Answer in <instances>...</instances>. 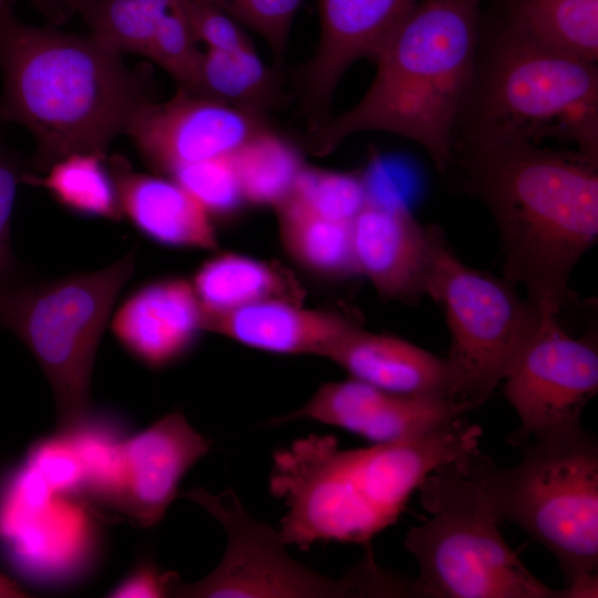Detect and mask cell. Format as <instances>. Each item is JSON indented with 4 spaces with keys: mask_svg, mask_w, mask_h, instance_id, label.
I'll return each instance as SVG.
<instances>
[{
    "mask_svg": "<svg viewBox=\"0 0 598 598\" xmlns=\"http://www.w3.org/2000/svg\"><path fill=\"white\" fill-rule=\"evenodd\" d=\"M452 166L495 220L504 278L558 315L575 266L598 236L597 162L513 131L467 125Z\"/></svg>",
    "mask_w": 598,
    "mask_h": 598,
    "instance_id": "obj_1",
    "label": "cell"
},
{
    "mask_svg": "<svg viewBox=\"0 0 598 598\" xmlns=\"http://www.w3.org/2000/svg\"><path fill=\"white\" fill-rule=\"evenodd\" d=\"M482 429L463 417L415 437L344 450L311 433L276 451L271 495L285 502L279 535L308 550L323 542L370 547L395 524L411 495L436 468L480 448Z\"/></svg>",
    "mask_w": 598,
    "mask_h": 598,
    "instance_id": "obj_2",
    "label": "cell"
},
{
    "mask_svg": "<svg viewBox=\"0 0 598 598\" xmlns=\"http://www.w3.org/2000/svg\"><path fill=\"white\" fill-rule=\"evenodd\" d=\"M92 34L22 22L11 0L0 6V111L35 141L27 163L45 173L75 153L105 154L144 103L153 100L145 73Z\"/></svg>",
    "mask_w": 598,
    "mask_h": 598,
    "instance_id": "obj_3",
    "label": "cell"
},
{
    "mask_svg": "<svg viewBox=\"0 0 598 598\" xmlns=\"http://www.w3.org/2000/svg\"><path fill=\"white\" fill-rule=\"evenodd\" d=\"M480 3L422 0L413 7L377 53L363 97L313 128L311 152L327 155L352 134L380 131L417 143L446 173L476 70Z\"/></svg>",
    "mask_w": 598,
    "mask_h": 598,
    "instance_id": "obj_4",
    "label": "cell"
},
{
    "mask_svg": "<svg viewBox=\"0 0 598 598\" xmlns=\"http://www.w3.org/2000/svg\"><path fill=\"white\" fill-rule=\"evenodd\" d=\"M494 461L480 450L425 477L417 491L431 517L404 546L417 565L414 597L565 598L536 578L506 544L491 487Z\"/></svg>",
    "mask_w": 598,
    "mask_h": 598,
    "instance_id": "obj_5",
    "label": "cell"
},
{
    "mask_svg": "<svg viewBox=\"0 0 598 598\" xmlns=\"http://www.w3.org/2000/svg\"><path fill=\"white\" fill-rule=\"evenodd\" d=\"M519 447L516 465L491 470L498 512L553 554L568 596H591L598 588L597 440L580 427Z\"/></svg>",
    "mask_w": 598,
    "mask_h": 598,
    "instance_id": "obj_6",
    "label": "cell"
},
{
    "mask_svg": "<svg viewBox=\"0 0 598 598\" xmlns=\"http://www.w3.org/2000/svg\"><path fill=\"white\" fill-rule=\"evenodd\" d=\"M134 269L132 250L95 271L48 281L18 279L0 291V324L27 346L42 368L55 398L61 434L89 419L100 340Z\"/></svg>",
    "mask_w": 598,
    "mask_h": 598,
    "instance_id": "obj_7",
    "label": "cell"
},
{
    "mask_svg": "<svg viewBox=\"0 0 598 598\" xmlns=\"http://www.w3.org/2000/svg\"><path fill=\"white\" fill-rule=\"evenodd\" d=\"M465 110H471L468 125L504 128L535 142L563 138L598 159L596 62L540 44L509 24L476 68Z\"/></svg>",
    "mask_w": 598,
    "mask_h": 598,
    "instance_id": "obj_8",
    "label": "cell"
},
{
    "mask_svg": "<svg viewBox=\"0 0 598 598\" xmlns=\"http://www.w3.org/2000/svg\"><path fill=\"white\" fill-rule=\"evenodd\" d=\"M425 296L441 308L450 331L446 357L461 398L476 408L504 381L546 313L516 286L465 265L443 233L432 258Z\"/></svg>",
    "mask_w": 598,
    "mask_h": 598,
    "instance_id": "obj_9",
    "label": "cell"
},
{
    "mask_svg": "<svg viewBox=\"0 0 598 598\" xmlns=\"http://www.w3.org/2000/svg\"><path fill=\"white\" fill-rule=\"evenodd\" d=\"M209 513L226 534L218 566L195 582L169 575V597L179 598H328L390 597L394 578L371 553L339 579L324 576L290 556L278 530L249 515L233 489L213 494L202 487L185 493Z\"/></svg>",
    "mask_w": 598,
    "mask_h": 598,
    "instance_id": "obj_10",
    "label": "cell"
},
{
    "mask_svg": "<svg viewBox=\"0 0 598 598\" xmlns=\"http://www.w3.org/2000/svg\"><path fill=\"white\" fill-rule=\"evenodd\" d=\"M503 382L520 421L509 435L513 445L580 429L581 413L598 390L596 333L575 338L558 315L546 313Z\"/></svg>",
    "mask_w": 598,
    "mask_h": 598,
    "instance_id": "obj_11",
    "label": "cell"
},
{
    "mask_svg": "<svg viewBox=\"0 0 598 598\" xmlns=\"http://www.w3.org/2000/svg\"><path fill=\"white\" fill-rule=\"evenodd\" d=\"M267 127L262 116L178 90L166 102L142 104L125 134L151 168L168 175L184 165L231 156Z\"/></svg>",
    "mask_w": 598,
    "mask_h": 598,
    "instance_id": "obj_12",
    "label": "cell"
},
{
    "mask_svg": "<svg viewBox=\"0 0 598 598\" xmlns=\"http://www.w3.org/2000/svg\"><path fill=\"white\" fill-rule=\"evenodd\" d=\"M473 409L467 401L403 395L349 378L322 384L306 404L269 424L310 420L385 444L439 430Z\"/></svg>",
    "mask_w": 598,
    "mask_h": 598,
    "instance_id": "obj_13",
    "label": "cell"
},
{
    "mask_svg": "<svg viewBox=\"0 0 598 598\" xmlns=\"http://www.w3.org/2000/svg\"><path fill=\"white\" fill-rule=\"evenodd\" d=\"M209 442L181 412L165 414L122 439L120 475L110 507L140 527L162 520L185 474L207 453Z\"/></svg>",
    "mask_w": 598,
    "mask_h": 598,
    "instance_id": "obj_14",
    "label": "cell"
},
{
    "mask_svg": "<svg viewBox=\"0 0 598 598\" xmlns=\"http://www.w3.org/2000/svg\"><path fill=\"white\" fill-rule=\"evenodd\" d=\"M442 230L421 225L399 203L368 200L351 221L358 274L383 299L415 305L425 296L434 248Z\"/></svg>",
    "mask_w": 598,
    "mask_h": 598,
    "instance_id": "obj_15",
    "label": "cell"
},
{
    "mask_svg": "<svg viewBox=\"0 0 598 598\" xmlns=\"http://www.w3.org/2000/svg\"><path fill=\"white\" fill-rule=\"evenodd\" d=\"M422 0H319L320 39L303 75V103L315 114L327 111L348 68L374 60L381 45Z\"/></svg>",
    "mask_w": 598,
    "mask_h": 598,
    "instance_id": "obj_16",
    "label": "cell"
},
{
    "mask_svg": "<svg viewBox=\"0 0 598 598\" xmlns=\"http://www.w3.org/2000/svg\"><path fill=\"white\" fill-rule=\"evenodd\" d=\"M121 346L147 367L179 360L204 329V312L192 282L163 278L133 291L111 320Z\"/></svg>",
    "mask_w": 598,
    "mask_h": 598,
    "instance_id": "obj_17",
    "label": "cell"
},
{
    "mask_svg": "<svg viewBox=\"0 0 598 598\" xmlns=\"http://www.w3.org/2000/svg\"><path fill=\"white\" fill-rule=\"evenodd\" d=\"M324 358L342 368L350 378L389 392L463 400L446 358L394 336L370 332L358 326L338 340Z\"/></svg>",
    "mask_w": 598,
    "mask_h": 598,
    "instance_id": "obj_18",
    "label": "cell"
},
{
    "mask_svg": "<svg viewBox=\"0 0 598 598\" xmlns=\"http://www.w3.org/2000/svg\"><path fill=\"white\" fill-rule=\"evenodd\" d=\"M121 213L145 237L171 247L213 250L218 246L213 217L171 177L133 169L121 155L106 157Z\"/></svg>",
    "mask_w": 598,
    "mask_h": 598,
    "instance_id": "obj_19",
    "label": "cell"
},
{
    "mask_svg": "<svg viewBox=\"0 0 598 598\" xmlns=\"http://www.w3.org/2000/svg\"><path fill=\"white\" fill-rule=\"evenodd\" d=\"M351 318L301 302L268 299L204 316V329L252 349L278 354L326 357L329 349L358 327Z\"/></svg>",
    "mask_w": 598,
    "mask_h": 598,
    "instance_id": "obj_20",
    "label": "cell"
},
{
    "mask_svg": "<svg viewBox=\"0 0 598 598\" xmlns=\"http://www.w3.org/2000/svg\"><path fill=\"white\" fill-rule=\"evenodd\" d=\"M190 282L204 316L268 299L301 302L302 297L300 286L281 267L233 252L203 262Z\"/></svg>",
    "mask_w": 598,
    "mask_h": 598,
    "instance_id": "obj_21",
    "label": "cell"
},
{
    "mask_svg": "<svg viewBox=\"0 0 598 598\" xmlns=\"http://www.w3.org/2000/svg\"><path fill=\"white\" fill-rule=\"evenodd\" d=\"M277 81L252 43L203 52L193 92L264 117L277 96Z\"/></svg>",
    "mask_w": 598,
    "mask_h": 598,
    "instance_id": "obj_22",
    "label": "cell"
},
{
    "mask_svg": "<svg viewBox=\"0 0 598 598\" xmlns=\"http://www.w3.org/2000/svg\"><path fill=\"white\" fill-rule=\"evenodd\" d=\"M281 240L290 256L311 272L330 278L358 275L351 223L316 215L291 199L276 207Z\"/></svg>",
    "mask_w": 598,
    "mask_h": 598,
    "instance_id": "obj_23",
    "label": "cell"
},
{
    "mask_svg": "<svg viewBox=\"0 0 598 598\" xmlns=\"http://www.w3.org/2000/svg\"><path fill=\"white\" fill-rule=\"evenodd\" d=\"M509 25L554 50L598 59V0H517Z\"/></svg>",
    "mask_w": 598,
    "mask_h": 598,
    "instance_id": "obj_24",
    "label": "cell"
},
{
    "mask_svg": "<svg viewBox=\"0 0 598 598\" xmlns=\"http://www.w3.org/2000/svg\"><path fill=\"white\" fill-rule=\"evenodd\" d=\"M44 175L31 173L22 182L45 188L64 208L86 217L123 218L105 154L87 152L69 155Z\"/></svg>",
    "mask_w": 598,
    "mask_h": 598,
    "instance_id": "obj_25",
    "label": "cell"
},
{
    "mask_svg": "<svg viewBox=\"0 0 598 598\" xmlns=\"http://www.w3.org/2000/svg\"><path fill=\"white\" fill-rule=\"evenodd\" d=\"M245 202L278 207L291 194L305 164L298 151L269 127L231 156Z\"/></svg>",
    "mask_w": 598,
    "mask_h": 598,
    "instance_id": "obj_26",
    "label": "cell"
},
{
    "mask_svg": "<svg viewBox=\"0 0 598 598\" xmlns=\"http://www.w3.org/2000/svg\"><path fill=\"white\" fill-rule=\"evenodd\" d=\"M96 40L118 53L148 55L159 20L185 0H65Z\"/></svg>",
    "mask_w": 598,
    "mask_h": 598,
    "instance_id": "obj_27",
    "label": "cell"
},
{
    "mask_svg": "<svg viewBox=\"0 0 598 598\" xmlns=\"http://www.w3.org/2000/svg\"><path fill=\"white\" fill-rule=\"evenodd\" d=\"M291 199L321 217L351 223L369 200L364 174L303 166Z\"/></svg>",
    "mask_w": 598,
    "mask_h": 598,
    "instance_id": "obj_28",
    "label": "cell"
},
{
    "mask_svg": "<svg viewBox=\"0 0 598 598\" xmlns=\"http://www.w3.org/2000/svg\"><path fill=\"white\" fill-rule=\"evenodd\" d=\"M197 42L185 0L157 23L147 58L163 68L179 90L192 93L203 56Z\"/></svg>",
    "mask_w": 598,
    "mask_h": 598,
    "instance_id": "obj_29",
    "label": "cell"
},
{
    "mask_svg": "<svg viewBox=\"0 0 598 598\" xmlns=\"http://www.w3.org/2000/svg\"><path fill=\"white\" fill-rule=\"evenodd\" d=\"M214 216L234 212L244 200L230 156L181 166L167 175Z\"/></svg>",
    "mask_w": 598,
    "mask_h": 598,
    "instance_id": "obj_30",
    "label": "cell"
},
{
    "mask_svg": "<svg viewBox=\"0 0 598 598\" xmlns=\"http://www.w3.org/2000/svg\"><path fill=\"white\" fill-rule=\"evenodd\" d=\"M234 19L268 43L277 60L287 49L290 27L301 0H215Z\"/></svg>",
    "mask_w": 598,
    "mask_h": 598,
    "instance_id": "obj_31",
    "label": "cell"
},
{
    "mask_svg": "<svg viewBox=\"0 0 598 598\" xmlns=\"http://www.w3.org/2000/svg\"><path fill=\"white\" fill-rule=\"evenodd\" d=\"M28 165L0 134V291L19 279L11 244V219L17 189Z\"/></svg>",
    "mask_w": 598,
    "mask_h": 598,
    "instance_id": "obj_32",
    "label": "cell"
},
{
    "mask_svg": "<svg viewBox=\"0 0 598 598\" xmlns=\"http://www.w3.org/2000/svg\"><path fill=\"white\" fill-rule=\"evenodd\" d=\"M186 11L197 40L207 49L234 50L251 43L236 19L215 0H186Z\"/></svg>",
    "mask_w": 598,
    "mask_h": 598,
    "instance_id": "obj_33",
    "label": "cell"
},
{
    "mask_svg": "<svg viewBox=\"0 0 598 598\" xmlns=\"http://www.w3.org/2000/svg\"><path fill=\"white\" fill-rule=\"evenodd\" d=\"M169 573H159L152 565H143L131 573L107 592L112 598H163L169 597Z\"/></svg>",
    "mask_w": 598,
    "mask_h": 598,
    "instance_id": "obj_34",
    "label": "cell"
},
{
    "mask_svg": "<svg viewBox=\"0 0 598 598\" xmlns=\"http://www.w3.org/2000/svg\"><path fill=\"white\" fill-rule=\"evenodd\" d=\"M29 597L16 581L0 571V598H23Z\"/></svg>",
    "mask_w": 598,
    "mask_h": 598,
    "instance_id": "obj_35",
    "label": "cell"
},
{
    "mask_svg": "<svg viewBox=\"0 0 598 598\" xmlns=\"http://www.w3.org/2000/svg\"><path fill=\"white\" fill-rule=\"evenodd\" d=\"M4 124H7V123H6V121H4V118H3L2 114H1V111H0V134H2V133H1V130H2V126H3Z\"/></svg>",
    "mask_w": 598,
    "mask_h": 598,
    "instance_id": "obj_36",
    "label": "cell"
},
{
    "mask_svg": "<svg viewBox=\"0 0 598 598\" xmlns=\"http://www.w3.org/2000/svg\"><path fill=\"white\" fill-rule=\"evenodd\" d=\"M35 2H38L41 7H44V3L48 1V0H33Z\"/></svg>",
    "mask_w": 598,
    "mask_h": 598,
    "instance_id": "obj_37",
    "label": "cell"
},
{
    "mask_svg": "<svg viewBox=\"0 0 598 598\" xmlns=\"http://www.w3.org/2000/svg\"><path fill=\"white\" fill-rule=\"evenodd\" d=\"M6 0H0V6Z\"/></svg>",
    "mask_w": 598,
    "mask_h": 598,
    "instance_id": "obj_38",
    "label": "cell"
}]
</instances>
